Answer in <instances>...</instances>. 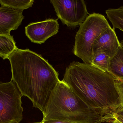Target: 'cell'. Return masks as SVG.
I'll return each mask as SVG.
<instances>
[{
    "label": "cell",
    "instance_id": "cell-1",
    "mask_svg": "<svg viewBox=\"0 0 123 123\" xmlns=\"http://www.w3.org/2000/svg\"><path fill=\"white\" fill-rule=\"evenodd\" d=\"M13 81L22 96L43 112L52 91L60 80L52 66L41 55L28 49L16 48L8 58Z\"/></svg>",
    "mask_w": 123,
    "mask_h": 123
},
{
    "label": "cell",
    "instance_id": "cell-2",
    "mask_svg": "<svg viewBox=\"0 0 123 123\" xmlns=\"http://www.w3.org/2000/svg\"><path fill=\"white\" fill-rule=\"evenodd\" d=\"M116 81L108 72L76 61L66 68L62 80L87 105L103 114L104 122L121 106Z\"/></svg>",
    "mask_w": 123,
    "mask_h": 123
},
{
    "label": "cell",
    "instance_id": "cell-3",
    "mask_svg": "<svg viewBox=\"0 0 123 123\" xmlns=\"http://www.w3.org/2000/svg\"><path fill=\"white\" fill-rule=\"evenodd\" d=\"M42 121L58 120L76 123H101L105 116L87 105L63 81L52 91Z\"/></svg>",
    "mask_w": 123,
    "mask_h": 123
},
{
    "label": "cell",
    "instance_id": "cell-4",
    "mask_svg": "<svg viewBox=\"0 0 123 123\" xmlns=\"http://www.w3.org/2000/svg\"><path fill=\"white\" fill-rule=\"evenodd\" d=\"M111 26L105 16L98 13L90 14L80 25L75 37L74 54L84 63L91 64L92 46L97 38Z\"/></svg>",
    "mask_w": 123,
    "mask_h": 123
},
{
    "label": "cell",
    "instance_id": "cell-5",
    "mask_svg": "<svg viewBox=\"0 0 123 123\" xmlns=\"http://www.w3.org/2000/svg\"><path fill=\"white\" fill-rule=\"evenodd\" d=\"M22 96L13 81L0 82V123H19L21 121Z\"/></svg>",
    "mask_w": 123,
    "mask_h": 123
},
{
    "label": "cell",
    "instance_id": "cell-6",
    "mask_svg": "<svg viewBox=\"0 0 123 123\" xmlns=\"http://www.w3.org/2000/svg\"><path fill=\"white\" fill-rule=\"evenodd\" d=\"M57 16L63 24L71 27H76L84 22L88 11L83 0H51Z\"/></svg>",
    "mask_w": 123,
    "mask_h": 123
},
{
    "label": "cell",
    "instance_id": "cell-7",
    "mask_svg": "<svg viewBox=\"0 0 123 123\" xmlns=\"http://www.w3.org/2000/svg\"><path fill=\"white\" fill-rule=\"evenodd\" d=\"M59 29L58 19H48L30 23L25 27V34L32 42L42 44L56 34Z\"/></svg>",
    "mask_w": 123,
    "mask_h": 123
},
{
    "label": "cell",
    "instance_id": "cell-8",
    "mask_svg": "<svg viewBox=\"0 0 123 123\" xmlns=\"http://www.w3.org/2000/svg\"><path fill=\"white\" fill-rule=\"evenodd\" d=\"M120 46L115 30L110 27L102 33L94 42L92 55L96 52L105 51L111 59L116 54Z\"/></svg>",
    "mask_w": 123,
    "mask_h": 123
},
{
    "label": "cell",
    "instance_id": "cell-9",
    "mask_svg": "<svg viewBox=\"0 0 123 123\" xmlns=\"http://www.w3.org/2000/svg\"><path fill=\"white\" fill-rule=\"evenodd\" d=\"M23 11L4 6L0 7V34L10 35L12 30L18 29L24 18Z\"/></svg>",
    "mask_w": 123,
    "mask_h": 123
},
{
    "label": "cell",
    "instance_id": "cell-10",
    "mask_svg": "<svg viewBox=\"0 0 123 123\" xmlns=\"http://www.w3.org/2000/svg\"><path fill=\"white\" fill-rule=\"evenodd\" d=\"M108 73L116 80L123 81V47L121 46L110 61Z\"/></svg>",
    "mask_w": 123,
    "mask_h": 123
},
{
    "label": "cell",
    "instance_id": "cell-11",
    "mask_svg": "<svg viewBox=\"0 0 123 123\" xmlns=\"http://www.w3.org/2000/svg\"><path fill=\"white\" fill-rule=\"evenodd\" d=\"M13 36L0 34V57L3 60L8 59L17 48Z\"/></svg>",
    "mask_w": 123,
    "mask_h": 123
},
{
    "label": "cell",
    "instance_id": "cell-12",
    "mask_svg": "<svg viewBox=\"0 0 123 123\" xmlns=\"http://www.w3.org/2000/svg\"><path fill=\"white\" fill-rule=\"evenodd\" d=\"M105 13L112 25L113 29L123 32V6L117 8H109L105 11Z\"/></svg>",
    "mask_w": 123,
    "mask_h": 123
},
{
    "label": "cell",
    "instance_id": "cell-13",
    "mask_svg": "<svg viewBox=\"0 0 123 123\" xmlns=\"http://www.w3.org/2000/svg\"><path fill=\"white\" fill-rule=\"evenodd\" d=\"M111 58L105 51H99L93 53L91 64L102 71L108 73Z\"/></svg>",
    "mask_w": 123,
    "mask_h": 123
},
{
    "label": "cell",
    "instance_id": "cell-14",
    "mask_svg": "<svg viewBox=\"0 0 123 123\" xmlns=\"http://www.w3.org/2000/svg\"><path fill=\"white\" fill-rule=\"evenodd\" d=\"M34 2V0H0L1 6L22 11L31 7Z\"/></svg>",
    "mask_w": 123,
    "mask_h": 123
},
{
    "label": "cell",
    "instance_id": "cell-15",
    "mask_svg": "<svg viewBox=\"0 0 123 123\" xmlns=\"http://www.w3.org/2000/svg\"><path fill=\"white\" fill-rule=\"evenodd\" d=\"M112 119H116L120 123H123V105H121L111 114L110 119L108 121Z\"/></svg>",
    "mask_w": 123,
    "mask_h": 123
},
{
    "label": "cell",
    "instance_id": "cell-16",
    "mask_svg": "<svg viewBox=\"0 0 123 123\" xmlns=\"http://www.w3.org/2000/svg\"><path fill=\"white\" fill-rule=\"evenodd\" d=\"M115 85L121 105L123 106V81L116 80Z\"/></svg>",
    "mask_w": 123,
    "mask_h": 123
},
{
    "label": "cell",
    "instance_id": "cell-17",
    "mask_svg": "<svg viewBox=\"0 0 123 123\" xmlns=\"http://www.w3.org/2000/svg\"><path fill=\"white\" fill-rule=\"evenodd\" d=\"M40 123H76L68 121H63L58 120H49L45 121H42Z\"/></svg>",
    "mask_w": 123,
    "mask_h": 123
},
{
    "label": "cell",
    "instance_id": "cell-18",
    "mask_svg": "<svg viewBox=\"0 0 123 123\" xmlns=\"http://www.w3.org/2000/svg\"><path fill=\"white\" fill-rule=\"evenodd\" d=\"M108 123H121L120 122H119L118 121L114 119H112L110 120L108 122Z\"/></svg>",
    "mask_w": 123,
    "mask_h": 123
},
{
    "label": "cell",
    "instance_id": "cell-19",
    "mask_svg": "<svg viewBox=\"0 0 123 123\" xmlns=\"http://www.w3.org/2000/svg\"><path fill=\"white\" fill-rule=\"evenodd\" d=\"M120 45L121 47H123V40H121L120 42Z\"/></svg>",
    "mask_w": 123,
    "mask_h": 123
},
{
    "label": "cell",
    "instance_id": "cell-20",
    "mask_svg": "<svg viewBox=\"0 0 123 123\" xmlns=\"http://www.w3.org/2000/svg\"><path fill=\"white\" fill-rule=\"evenodd\" d=\"M40 123V122H39V123Z\"/></svg>",
    "mask_w": 123,
    "mask_h": 123
}]
</instances>
